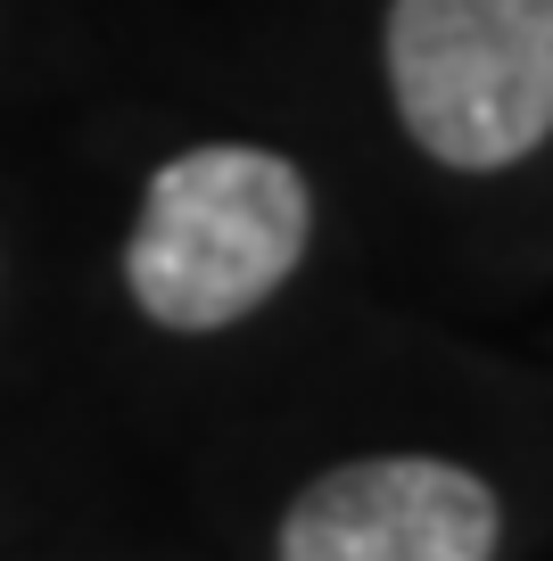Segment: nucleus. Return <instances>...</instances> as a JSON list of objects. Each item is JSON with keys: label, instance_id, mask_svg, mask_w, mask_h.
<instances>
[{"label": "nucleus", "instance_id": "1", "mask_svg": "<svg viewBox=\"0 0 553 561\" xmlns=\"http://www.w3.org/2000/svg\"><path fill=\"white\" fill-rule=\"evenodd\" d=\"M314 231L306 174L273 149L215 140L157 165L124 240L133 306L166 331H224L297 273Z\"/></svg>", "mask_w": 553, "mask_h": 561}, {"label": "nucleus", "instance_id": "2", "mask_svg": "<svg viewBox=\"0 0 553 561\" xmlns=\"http://www.w3.org/2000/svg\"><path fill=\"white\" fill-rule=\"evenodd\" d=\"M388 91L438 165H520L553 133V0H397Z\"/></svg>", "mask_w": 553, "mask_h": 561}, {"label": "nucleus", "instance_id": "3", "mask_svg": "<svg viewBox=\"0 0 553 561\" xmlns=\"http://www.w3.org/2000/svg\"><path fill=\"white\" fill-rule=\"evenodd\" d=\"M504 512L479 471L372 455L323 471L281 520V561H496Z\"/></svg>", "mask_w": 553, "mask_h": 561}]
</instances>
